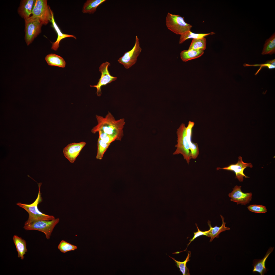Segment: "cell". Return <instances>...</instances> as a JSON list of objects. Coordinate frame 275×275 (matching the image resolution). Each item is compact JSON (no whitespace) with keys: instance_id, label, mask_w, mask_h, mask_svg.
Returning <instances> with one entry per match:
<instances>
[{"instance_id":"6da1fadb","label":"cell","mask_w":275,"mask_h":275,"mask_svg":"<svg viewBox=\"0 0 275 275\" xmlns=\"http://www.w3.org/2000/svg\"><path fill=\"white\" fill-rule=\"evenodd\" d=\"M96 118L98 123L91 129L92 133H95L102 131L115 137L117 140H121L124 135L123 129L125 123L124 118L116 120L109 112L105 117L96 115Z\"/></svg>"},{"instance_id":"7a4b0ae2","label":"cell","mask_w":275,"mask_h":275,"mask_svg":"<svg viewBox=\"0 0 275 275\" xmlns=\"http://www.w3.org/2000/svg\"><path fill=\"white\" fill-rule=\"evenodd\" d=\"M37 183L38 187V193L37 198L34 201L30 204H24L20 202L16 203L17 205L24 209L28 213L29 217L24 223V225L25 226L37 221H49L55 219L54 216L44 214L38 210V205L42 201L40 192V187L42 183L41 182Z\"/></svg>"},{"instance_id":"3957f363","label":"cell","mask_w":275,"mask_h":275,"mask_svg":"<svg viewBox=\"0 0 275 275\" xmlns=\"http://www.w3.org/2000/svg\"><path fill=\"white\" fill-rule=\"evenodd\" d=\"M166 23L169 30L176 34L181 35L190 30L192 27L191 25L185 22L184 17L170 13H168L166 17Z\"/></svg>"},{"instance_id":"277c9868","label":"cell","mask_w":275,"mask_h":275,"mask_svg":"<svg viewBox=\"0 0 275 275\" xmlns=\"http://www.w3.org/2000/svg\"><path fill=\"white\" fill-rule=\"evenodd\" d=\"M186 127L184 123H182L177 131V144L175 145L176 149L173 153V155L182 154L184 159L189 164L191 159V152L186 135Z\"/></svg>"},{"instance_id":"5b68a950","label":"cell","mask_w":275,"mask_h":275,"mask_svg":"<svg viewBox=\"0 0 275 275\" xmlns=\"http://www.w3.org/2000/svg\"><path fill=\"white\" fill-rule=\"evenodd\" d=\"M24 39L27 46L31 44L41 32L43 24L38 18L31 16L24 19Z\"/></svg>"},{"instance_id":"8992f818","label":"cell","mask_w":275,"mask_h":275,"mask_svg":"<svg viewBox=\"0 0 275 275\" xmlns=\"http://www.w3.org/2000/svg\"><path fill=\"white\" fill-rule=\"evenodd\" d=\"M59 221L58 218L49 221H39L24 225L23 228L26 230H34L42 232L45 234L46 239L49 240L54 227Z\"/></svg>"},{"instance_id":"52a82bcc","label":"cell","mask_w":275,"mask_h":275,"mask_svg":"<svg viewBox=\"0 0 275 275\" xmlns=\"http://www.w3.org/2000/svg\"><path fill=\"white\" fill-rule=\"evenodd\" d=\"M32 16L39 19L43 25L50 22L52 18L50 7L47 0H36L32 11Z\"/></svg>"},{"instance_id":"ba28073f","label":"cell","mask_w":275,"mask_h":275,"mask_svg":"<svg viewBox=\"0 0 275 275\" xmlns=\"http://www.w3.org/2000/svg\"><path fill=\"white\" fill-rule=\"evenodd\" d=\"M142 49L140 46L139 39L136 36L135 45L130 51L125 52L118 61L122 64L126 69H128L136 63L137 58L141 52Z\"/></svg>"},{"instance_id":"9c48e42d","label":"cell","mask_w":275,"mask_h":275,"mask_svg":"<svg viewBox=\"0 0 275 275\" xmlns=\"http://www.w3.org/2000/svg\"><path fill=\"white\" fill-rule=\"evenodd\" d=\"M110 65V63L107 61L101 64L99 67L101 75L97 85L93 86L90 85V87L97 88L96 93L98 96H100L102 94L101 88L102 86H105L117 79L116 77L112 76L110 74L108 70V67Z\"/></svg>"},{"instance_id":"30bf717a","label":"cell","mask_w":275,"mask_h":275,"mask_svg":"<svg viewBox=\"0 0 275 275\" xmlns=\"http://www.w3.org/2000/svg\"><path fill=\"white\" fill-rule=\"evenodd\" d=\"M253 167L252 164L251 163L244 162L242 157L240 156L238 157V161L236 164H231L228 167L222 168L218 167L216 170H218L222 169L233 171L236 174L235 178L237 179L239 182H242L244 177L245 178L249 177L244 174L243 172L244 169L247 167L252 168Z\"/></svg>"},{"instance_id":"8fae6325","label":"cell","mask_w":275,"mask_h":275,"mask_svg":"<svg viewBox=\"0 0 275 275\" xmlns=\"http://www.w3.org/2000/svg\"><path fill=\"white\" fill-rule=\"evenodd\" d=\"M241 187L237 185L235 186L228 196L231 198L230 200L236 203L237 204L245 205L251 201L252 195L251 192L243 193L241 189Z\"/></svg>"},{"instance_id":"7c38bea8","label":"cell","mask_w":275,"mask_h":275,"mask_svg":"<svg viewBox=\"0 0 275 275\" xmlns=\"http://www.w3.org/2000/svg\"><path fill=\"white\" fill-rule=\"evenodd\" d=\"M86 144L85 142H82L68 144L63 149L64 156L71 163H73Z\"/></svg>"},{"instance_id":"4fadbf2b","label":"cell","mask_w":275,"mask_h":275,"mask_svg":"<svg viewBox=\"0 0 275 275\" xmlns=\"http://www.w3.org/2000/svg\"><path fill=\"white\" fill-rule=\"evenodd\" d=\"M194 125V122L191 121H189L188 125L186 128V135L189 146L191 158L196 159L199 155V151L197 143H194L191 141L192 129Z\"/></svg>"},{"instance_id":"5bb4252c","label":"cell","mask_w":275,"mask_h":275,"mask_svg":"<svg viewBox=\"0 0 275 275\" xmlns=\"http://www.w3.org/2000/svg\"><path fill=\"white\" fill-rule=\"evenodd\" d=\"M35 1L36 0L21 1L18 9V12L19 15L24 20L31 16Z\"/></svg>"},{"instance_id":"9a60e30c","label":"cell","mask_w":275,"mask_h":275,"mask_svg":"<svg viewBox=\"0 0 275 275\" xmlns=\"http://www.w3.org/2000/svg\"><path fill=\"white\" fill-rule=\"evenodd\" d=\"M274 247H270L262 259H255L253 261L252 265L253 267L252 272L253 273L257 272L260 275H264L268 270L265 267V263L267 259L270 254L273 251Z\"/></svg>"},{"instance_id":"2e32d148","label":"cell","mask_w":275,"mask_h":275,"mask_svg":"<svg viewBox=\"0 0 275 275\" xmlns=\"http://www.w3.org/2000/svg\"><path fill=\"white\" fill-rule=\"evenodd\" d=\"M52 18L50 22L51 23L52 27L54 29L57 34V37L56 40L52 43L51 49L53 50L57 51L59 46V43L63 39L68 37H73L76 39L77 38L74 35L65 34L61 32L60 29L56 22L54 17L53 13L51 9Z\"/></svg>"},{"instance_id":"e0dca14e","label":"cell","mask_w":275,"mask_h":275,"mask_svg":"<svg viewBox=\"0 0 275 275\" xmlns=\"http://www.w3.org/2000/svg\"><path fill=\"white\" fill-rule=\"evenodd\" d=\"M220 216L222 222V224L220 227H219L216 226L214 227H212L211 225L210 222L209 220L208 221V224L209 227L210 229L206 236L211 238L210 242H211L214 238H219V235L221 232L226 230H230L229 228L225 226L226 223L224 222V217L221 215Z\"/></svg>"},{"instance_id":"ac0fdd59","label":"cell","mask_w":275,"mask_h":275,"mask_svg":"<svg viewBox=\"0 0 275 275\" xmlns=\"http://www.w3.org/2000/svg\"><path fill=\"white\" fill-rule=\"evenodd\" d=\"M13 240L18 253V257L23 260L24 255L28 251L26 241L17 235L13 236Z\"/></svg>"},{"instance_id":"d6986e66","label":"cell","mask_w":275,"mask_h":275,"mask_svg":"<svg viewBox=\"0 0 275 275\" xmlns=\"http://www.w3.org/2000/svg\"><path fill=\"white\" fill-rule=\"evenodd\" d=\"M204 53V51L200 50L192 49L184 50L181 52L180 57L182 60L185 62L199 58Z\"/></svg>"},{"instance_id":"ffe728a7","label":"cell","mask_w":275,"mask_h":275,"mask_svg":"<svg viewBox=\"0 0 275 275\" xmlns=\"http://www.w3.org/2000/svg\"><path fill=\"white\" fill-rule=\"evenodd\" d=\"M106 0H87L83 6L82 12L83 13L93 14L98 7Z\"/></svg>"},{"instance_id":"44dd1931","label":"cell","mask_w":275,"mask_h":275,"mask_svg":"<svg viewBox=\"0 0 275 275\" xmlns=\"http://www.w3.org/2000/svg\"><path fill=\"white\" fill-rule=\"evenodd\" d=\"M45 59L48 64L61 67H64L65 62L61 56L55 54L51 53L46 56Z\"/></svg>"},{"instance_id":"7402d4cb","label":"cell","mask_w":275,"mask_h":275,"mask_svg":"<svg viewBox=\"0 0 275 275\" xmlns=\"http://www.w3.org/2000/svg\"><path fill=\"white\" fill-rule=\"evenodd\" d=\"M275 52V34L266 40L262 53L263 55L272 54Z\"/></svg>"},{"instance_id":"603a6c76","label":"cell","mask_w":275,"mask_h":275,"mask_svg":"<svg viewBox=\"0 0 275 275\" xmlns=\"http://www.w3.org/2000/svg\"><path fill=\"white\" fill-rule=\"evenodd\" d=\"M213 32L208 33H196L192 32L190 30L188 31L181 35L179 41V43L181 44L186 40L190 38H199L204 37L209 35L215 34Z\"/></svg>"},{"instance_id":"cb8c5ba5","label":"cell","mask_w":275,"mask_h":275,"mask_svg":"<svg viewBox=\"0 0 275 275\" xmlns=\"http://www.w3.org/2000/svg\"><path fill=\"white\" fill-rule=\"evenodd\" d=\"M191 256V252L189 251H188L187 256L185 260L183 262H181L180 261H178L175 260L172 257L170 256L169 257L172 258L175 262L176 265L177 267L180 269V271L182 273L183 275H190V273L188 268L187 267L186 264L187 262L190 260L189 258Z\"/></svg>"},{"instance_id":"d4e9b609","label":"cell","mask_w":275,"mask_h":275,"mask_svg":"<svg viewBox=\"0 0 275 275\" xmlns=\"http://www.w3.org/2000/svg\"><path fill=\"white\" fill-rule=\"evenodd\" d=\"M206 39L205 38L193 39L188 50H200L204 51L206 48Z\"/></svg>"},{"instance_id":"484cf974","label":"cell","mask_w":275,"mask_h":275,"mask_svg":"<svg viewBox=\"0 0 275 275\" xmlns=\"http://www.w3.org/2000/svg\"><path fill=\"white\" fill-rule=\"evenodd\" d=\"M110 144L105 142L100 138H99L97 143V153L96 157L97 159L99 160L102 159L104 153Z\"/></svg>"},{"instance_id":"4316f807","label":"cell","mask_w":275,"mask_h":275,"mask_svg":"<svg viewBox=\"0 0 275 275\" xmlns=\"http://www.w3.org/2000/svg\"><path fill=\"white\" fill-rule=\"evenodd\" d=\"M58 248L61 252L63 253L71 251H74L77 248L76 246L71 244L64 240L61 241L58 245Z\"/></svg>"},{"instance_id":"83f0119b","label":"cell","mask_w":275,"mask_h":275,"mask_svg":"<svg viewBox=\"0 0 275 275\" xmlns=\"http://www.w3.org/2000/svg\"><path fill=\"white\" fill-rule=\"evenodd\" d=\"M247 208L250 211L256 213H265L267 211L266 207L262 205H251Z\"/></svg>"},{"instance_id":"f1b7e54d","label":"cell","mask_w":275,"mask_h":275,"mask_svg":"<svg viewBox=\"0 0 275 275\" xmlns=\"http://www.w3.org/2000/svg\"><path fill=\"white\" fill-rule=\"evenodd\" d=\"M98 132L99 138L105 143L111 144L114 141L117 140L116 139L115 137L107 134L102 131H100Z\"/></svg>"},{"instance_id":"f546056e","label":"cell","mask_w":275,"mask_h":275,"mask_svg":"<svg viewBox=\"0 0 275 275\" xmlns=\"http://www.w3.org/2000/svg\"><path fill=\"white\" fill-rule=\"evenodd\" d=\"M275 59L273 60H271L270 61H268L267 62H266L264 64H256L254 65H250L249 64H246V66L252 65L254 66H260V68L258 71L256 73V74L259 71H260V69L262 67H267L269 69H273L275 67Z\"/></svg>"},{"instance_id":"4dcf8cb0","label":"cell","mask_w":275,"mask_h":275,"mask_svg":"<svg viewBox=\"0 0 275 275\" xmlns=\"http://www.w3.org/2000/svg\"><path fill=\"white\" fill-rule=\"evenodd\" d=\"M197 228L198 231L196 232H194V236L192 239H190L189 240L190 242L187 245V247L188 246L190 243L192 241H193L195 239L198 237L202 236L205 235L206 236L208 233L209 232V230L205 231H202L200 230L199 229L198 226H197V224H195Z\"/></svg>"}]
</instances>
